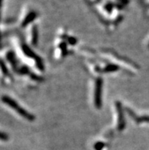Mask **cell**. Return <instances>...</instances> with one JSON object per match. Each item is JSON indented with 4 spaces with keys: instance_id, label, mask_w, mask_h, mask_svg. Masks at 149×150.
Returning <instances> with one entry per match:
<instances>
[{
    "instance_id": "cell-5",
    "label": "cell",
    "mask_w": 149,
    "mask_h": 150,
    "mask_svg": "<svg viewBox=\"0 0 149 150\" xmlns=\"http://www.w3.org/2000/svg\"><path fill=\"white\" fill-rule=\"evenodd\" d=\"M22 50H23L24 53L25 55L28 56V57H35V54L33 52V50L28 46L26 45V44H23L22 45Z\"/></svg>"
},
{
    "instance_id": "cell-13",
    "label": "cell",
    "mask_w": 149,
    "mask_h": 150,
    "mask_svg": "<svg viewBox=\"0 0 149 150\" xmlns=\"http://www.w3.org/2000/svg\"><path fill=\"white\" fill-rule=\"evenodd\" d=\"M105 7H106V9L107 10L108 12H111L112 8H113V6H112V5L110 3V4H107V6H105Z\"/></svg>"
},
{
    "instance_id": "cell-2",
    "label": "cell",
    "mask_w": 149,
    "mask_h": 150,
    "mask_svg": "<svg viewBox=\"0 0 149 150\" xmlns=\"http://www.w3.org/2000/svg\"><path fill=\"white\" fill-rule=\"evenodd\" d=\"M102 86L103 80L101 78L97 79L95 82V89H94V105L97 109H100L102 106Z\"/></svg>"
},
{
    "instance_id": "cell-6",
    "label": "cell",
    "mask_w": 149,
    "mask_h": 150,
    "mask_svg": "<svg viewBox=\"0 0 149 150\" xmlns=\"http://www.w3.org/2000/svg\"><path fill=\"white\" fill-rule=\"evenodd\" d=\"M37 39H38V31H37V26H33L32 29V44L36 45L37 44Z\"/></svg>"
},
{
    "instance_id": "cell-1",
    "label": "cell",
    "mask_w": 149,
    "mask_h": 150,
    "mask_svg": "<svg viewBox=\"0 0 149 150\" xmlns=\"http://www.w3.org/2000/svg\"><path fill=\"white\" fill-rule=\"evenodd\" d=\"M2 101L8 105L10 107H12V109H14L16 112L18 113V114H20L22 117H24L26 120H28L29 121H34V116L33 114H31V113H29L28 111H27L25 109L22 108V107L18 105V103L15 101L14 99L8 97V96H3L2 97Z\"/></svg>"
},
{
    "instance_id": "cell-4",
    "label": "cell",
    "mask_w": 149,
    "mask_h": 150,
    "mask_svg": "<svg viewBox=\"0 0 149 150\" xmlns=\"http://www.w3.org/2000/svg\"><path fill=\"white\" fill-rule=\"evenodd\" d=\"M36 17H37V14L36 12H30L27 15H26L25 18L24 19L23 22H22V27H25V26L28 25V24H30L31 22H32L33 20L35 19Z\"/></svg>"
},
{
    "instance_id": "cell-10",
    "label": "cell",
    "mask_w": 149,
    "mask_h": 150,
    "mask_svg": "<svg viewBox=\"0 0 149 150\" xmlns=\"http://www.w3.org/2000/svg\"><path fill=\"white\" fill-rule=\"evenodd\" d=\"M1 68H2V72L5 73V74H8V69H7V68L5 66V63L4 62H3V60H2V62H1Z\"/></svg>"
},
{
    "instance_id": "cell-12",
    "label": "cell",
    "mask_w": 149,
    "mask_h": 150,
    "mask_svg": "<svg viewBox=\"0 0 149 150\" xmlns=\"http://www.w3.org/2000/svg\"><path fill=\"white\" fill-rule=\"evenodd\" d=\"M69 42L71 44H74L77 42V40L74 38H69Z\"/></svg>"
},
{
    "instance_id": "cell-3",
    "label": "cell",
    "mask_w": 149,
    "mask_h": 150,
    "mask_svg": "<svg viewBox=\"0 0 149 150\" xmlns=\"http://www.w3.org/2000/svg\"><path fill=\"white\" fill-rule=\"evenodd\" d=\"M116 111L118 113V130H123L125 128L126 123H125V119H124L123 111V106L121 103L117 101L116 103Z\"/></svg>"
},
{
    "instance_id": "cell-8",
    "label": "cell",
    "mask_w": 149,
    "mask_h": 150,
    "mask_svg": "<svg viewBox=\"0 0 149 150\" xmlns=\"http://www.w3.org/2000/svg\"><path fill=\"white\" fill-rule=\"evenodd\" d=\"M104 146H105V145H104V143H103V142H97L96 144L94 145V149H95V150H101L104 148Z\"/></svg>"
},
{
    "instance_id": "cell-7",
    "label": "cell",
    "mask_w": 149,
    "mask_h": 150,
    "mask_svg": "<svg viewBox=\"0 0 149 150\" xmlns=\"http://www.w3.org/2000/svg\"><path fill=\"white\" fill-rule=\"evenodd\" d=\"M119 69V66L116 65H112V64H110V65L107 66L106 68L104 69V73H112V72H116Z\"/></svg>"
},
{
    "instance_id": "cell-11",
    "label": "cell",
    "mask_w": 149,
    "mask_h": 150,
    "mask_svg": "<svg viewBox=\"0 0 149 150\" xmlns=\"http://www.w3.org/2000/svg\"><path fill=\"white\" fill-rule=\"evenodd\" d=\"M1 140H8V136H7V134L5 133L2 132V133H1Z\"/></svg>"
},
{
    "instance_id": "cell-9",
    "label": "cell",
    "mask_w": 149,
    "mask_h": 150,
    "mask_svg": "<svg viewBox=\"0 0 149 150\" xmlns=\"http://www.w3.org/2000/svg\"><path fill=\"white\" fill-rule=\"evenodd\" d=\"M138 122H148L149 123V116H143L141 117L140 118L137 119Z\"/></svg>"
}]
</instances>
